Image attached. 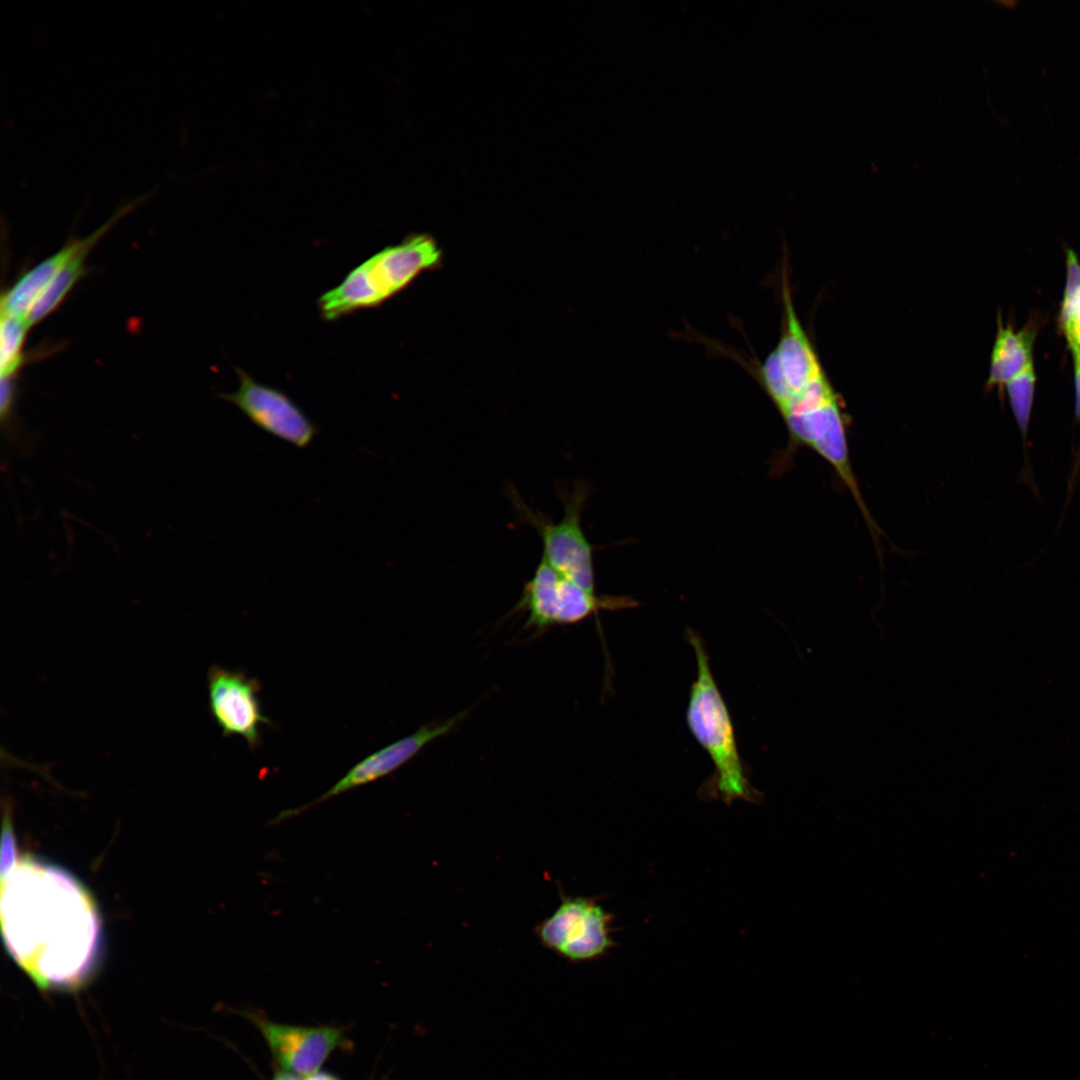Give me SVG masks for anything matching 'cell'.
I'll return each mask as SVG.
<instances>
[{"mask_svg": "<svg viewBox=\"0 0 1080 1080\" xmlns=\"http://www.w3.org/2000/svg\"><path fill=\"white\" fill-rule=\"evenodd\" d=\"M613 916L593 898L567 896L535 927L539 942L561 958L580 963L597 960L615 946Z\"/></svg>", "mask_w": 1080, "mask_h": 1080, "instance_id": "obj_7", "label": "cell"}, {"mask_svg": "<svg viewBox=\"0 0 1080 1080\" xmlns=\"http://www.w3.org/2000/svg\"><path fill=\"white\" fill-rule=\"evenodd\" d=\"M687 638L695 652L697 676L690 688L686 721L715 768L703 787L704 792L727 805L735 800L757 803L760 792L751 785L745 772L732 719L711 671L703 641L691 629L687 630Z\"/></svg>", "mask_w": 1080, "mask_h": 1080, "instance_id": "obj_3", "label": "cell"}, {"mask_svg": "<svg viewBox=\"0 0 1080 1080\" xmlns=\"http://www.w3.org/2000/svg\"><path fill=\"white\" fill-rule=\"evenodd\" d=\"M271 1080H305L304 1077L278 1069Z\"/></svg>", "mask_w": 1080, "mask_h": 1080, "instance_id": "obj_20", "label": "cell"}, {"mask_svg": "<svg viewBox=\"0 0 1080 1080\" xmlns=\"http://www.w3.org/2000/svg\"><path fill=\"white\" fill-rule=\"evenodd\" d=\"M1071 353L1073 355L1075 366V415L1080 423V351L1073 349L1071 350Z\"/></svg>", "mask_w": 1080, "mask_h": 1080, "instance_id": "obj_19", "label": "cell"}, {"mask_svg": "<svg viewBox=\"0 0 1080 1080\" xmlns=\"http://www.w3.org/2000/svg\"><path fill=\"white\" fill-rule=\"evenodd\" d=\"M151 192L121 206L96 231L85 238L81 249L59 270L45 292L28 315L27 322L33 326L50 315L64 300L76 283L86 274V260L96 243L125 215L142 204Z\"/></svg>", "mask_w": 1080, "mask_h": 1080, "instance_id": "obj_12", "label": "cell"}, {"mask_svg": "<svg viewBox=\"0 0 1080 1080\" xmlns=\"http://www.w3.org/2000/svg\"><path fill=\"white\" fill-rule=\"evenodd\" d=\"M239 387L219 397L236 406L256 427L299 449L310 446L319 428L284 391L263 384L236 367Z\"/></svg>", "mask_w": 1080, "mask_h": 1080, "instance_id": "obj_9", "label": "cell"}, {"mask_svg": "<svg viewBox=\"0 0 1080 1080\" xmlns=\"http://www.w3.org/2000/svg\"><path fill=\"white\" fill-rule=\"evenodd\" d=\"M997 335L992 350L987 388L1002 387L1033 367L1032 347L1036 334L1033 325L1014 331L1010 324L1003 326L998 316Z\"/></svg>", "mask_w": 1080, "mask_h": 1080, "instance_id": "obj_14", "label": "cell"}, {"mask_svg": "<svg viewBox=\"0 0 1080 1080\" xmlns=\"http://www.w3.org/2000/svg\"><path fill=\"white\" fill-rule=\"evenodd\" d=\"M781 275L783 310L777 344L762 361L744 366L782 418L790 443L818 446L844 429L848 415L799 320L786 265Z\"/></svg>", "mask_w": 1080, "mask_h": 1080, "instance_id": "obj_2", "label": "cell"}, {"mask_svg": "<svg viewBox=\"0 0 1080 1080\" xmlns=\"http://www.w3.org/2000/svg\"><path fill=\"white\" fill-rule=\"evenodd\" d=\"M1067 281L1059 323L1071 350L1080 351V263L1073 250L1067 249Z\"/></svg>", "mask_w": 1080, "mask_h": 1080, "instance_id": "obj_15", "label": "cell"}, {"mask_svg": "<svg viewBox=\"0 0 1080 1080\" xmlns=\"http://www.w3.org/2000/svg\"><path fill=\"white\" fill-rule=\"evenodd\" d=\"M210 713L224 737H242L251 751L261 745V727L272 725L261 709V684L242 670L212 665L207 673Z\"/></svg>", "mask_w": 1080, "mask_h": 1080, "instance_id": "obj_10", "label": "cell"}, {"mask_svg": "<svg viewBox=\"0 0 1080 1080\" xmlns=\"http://www.w3.org/2000/svg\"><path fill=\"white\" fill-rule=\"evenodd\" d=\"M242 1015L261 1034L278 1069L304 1078L320 1071L337 1050L351 1047L342 1026L281 1023L255 1011Z\"/></svg>", "mask_w": 1080, "mask_h": 1080, "instance_id": "obj_8", "label": "cell"}, {"mask_svg": "<svg viewBox=\"0 0 1080 1080\" xmlns=\"http://www.w3.org/2000/svg\"><path fill=\"white\" fill-rule=\"evenodd\" d=\"M637 606L639 602L628 596L597 595L588 591L541 558L510 613H525L523 628L541 634L554 626L582 622L601 611Z\"/></svg>", "mask_w": 1080, "mask_h": 1080, "instance_id": "obj_6", "label": "cell"}, {"mask_svg": "<svg viewBox=\"0 0 1080 1080\" xmlns=\"http://www.w3.org/2000/svg\"><path fill=\"white\" fill-rule=\"evenodd\" d=\"M1035 381L1036 376L1033 367H1031L1005 385L1025 447L1033 405Z\"/></svg>", "mask_w": 1080, "mask_h": 1080, "instance_id": "obj_17", "label": "cell"}, {"mask_svg": "<svg viewBox=\"0 0 1080 1080\" xmlns=\"http://www.w3.org/2000/svg\"><path fill=\"white\" fill-rule=\"evenodd\" d=\"M466 715L467 711H462L446 720L426 723L412 734L373 752L356 763L321 796L301 807L283 810L271 820V824L288 820L332 797L390 775L416 756L430 742L449 734Z\"/></svg>", "mask_w": 1080, "mask_h": 1080, "instance_id": "obj_11", "label": "cell"}, {"mask_svg": "<svg viewBox=\"0 0 1080 1080\" xmlns=\"http://www.w3.org/2000/svg\"><path fill=\"white\" fill-rule=\"evenodd\" d=\"M9 953L42 991H76L92 976L100 926L94 902L68 873L30 858L2 874Z\"/></svg>", "mask_w": 1080, "mask_h": 1080, "instance_id": "obj_1", "label": "cell"}, {"mask_svg": "<svg viewBox=\"0 0 1080 1080\" xmlns=\"http://www.w3.org/2000/svg\"><path fill=\"white\" fill-rule=\"evenodd\" d=\"M83 239L71 240L55 254L25 272L1 297V315L27 320L36 302L59 270L83 246Z\"/></svg>", "mask_w": 1080, "mask_h": 1080, "instance_id": "obj_13", "label": "cell"}, {"mask_svg": "<svg viewBox=\"0 0 1080 1080\" xmlns=\"http://www.w3.org/2000/svg\"><path fill=\"white\" fill-rule=\"evenodd\" d=\"M442 250L430 234H411L386 246L351 270L317 303L322 319L334 321L375 308L406 289L420 274L440 267Z\"/></svg>", "mask_w": 1080, "mask_h": 1080, "instance_id": "obj_4", "label": "cell"}, {"mask_svg": "<svg viewBox=\"0 0 1080 1080\" xmlns=\"http://www.w3.org/2000/svg\"><path fill=\"white\" fill-rule=\"evenodd\" d=\"M305 1080H340V1079L337 1076L333 1075L332 1073L323 1072V1071L320 1070L317 1073H314V1074H312V1075H310L308 1077H305Z\"/></svg>", "mask_w": 1080, "mask_h": 1080, "instance_id": "obj_21", "label": "cell"}, {"mask_svg": "<svg viewBox=\"0 0 1080 1080\" xmlns=\"http://www.w3.org/2000/svg\"><path fill=\"white\" fill-rule=\"evenodd\" d=\"M558 491L563 516L557 522L529 507L514 487L507 489V496L519 521L532 526L540 536L541 558L569 580L596 592L593 548L581 524L590 487L584 481H577L570 489L560 487Z\"/></svg>", "mask_w": 1080, "mask_h": 1080, "instance_id": "obj_5", "label": "cell"}, {"mask_svg": "<svg viewBox=\"0 0 1080 1080\" xmlns=\"http://www.w3.org/2000/svg\"><path fill=\"white\" fill-rule=\"evenodd\" d=\"M0 416L2 427L10 433V420L15 401V384L13 378L1 377L0 385Z\"/></svg>", "mask_w": 1080, "mask_h": 1080, "instance_id": "obj_18", "label": "cell"}, {"mask_svg": "<svg viewBox=\"0 0 1080 1080\" xmlns=\"http://www.w3.org/2000/svg\"><path fill=\"white\" fill-rule=\"evenodd\" d=\"M27 320L1 315L0 324V373L1 377L13 378L23 363V345L29 329Z\"/></svg>", "mask_w": 1080, "mask_h": 1080, "instance_id": "obj_16", "label": "cell"}]
</instances>
